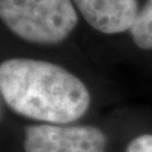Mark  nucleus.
Returning a JSON list of instances; mask_svg holds the SVG:
<instances>
[{
	"mask_svg": "<svg viewBox=\"0 0 152 152\" xmlns=\"http://www.w3.org/2000/svg\"><path fill=\"white\" fill-rule=\"evenodd\" d=\"M129 32L137 47L152 51V0H147L140 9Z\"/></svg>",
	"mask_w": 152,
	"mask_h": 152,
	"instance_id": "5",
	"label": "nucleus"
},
{
	"mask_svg": "<svg viewBox=\"0 0 152 152\" xmlns=\"http://www.w3.org/2000/svg\"><path fill=\"white\" fill-rule=\"evenodd\" d=\"M26 152H104L107 137L93 126L36 124L26 128Z\"/></svg>",
	"mask_w": 152,
	"mask_h": 152,
	"instance_id": "3",
	"label": "nucleus"
},
{
	"mask_svg": "<svg viewBox=\"0 0 152 152\" xmlns=\"http://www.w3.org/2000/svg\"><path fill=\"white\" fill-rule=\"evenodd\" d=\"M0 19L19 38L37 45H57L77 24L71 0H0Z\"/></svg>",
	"mask_w": 152,
	"mask_h": 152,
	"instance_id": "2",
	"label": "nucleus"
},
{
	"mask_svg": "<svg viewBox=\"0 0 152 152\" xmlns=\"http://www.w3.org/2000/svg\"><path fill=\"white\" fill-rule=\"evenodd\" d=\"M0 95L17 114L48 124H69L88 112L90 93L62 66L33 58L0 64Z\"/></svg>",
	"mask_w": 152,
	"mask_h": 152,
	"instance_id": "1",
	"label": "nucleus"
},
{
	"mask_svg": "<svg viewBox=\"0 0 152 152\" xmlns=\"http://www.w3.org/2000/svg\"><path fill=\"white\" fill-rule=\"evenodd\" d=\"M126 152H152V134H141L133 138Z\"/></svg>",
	"mask_w": 152,
	"mask_h": 152,
	"instance_id": "6",
	"label": "nucleus"
},
{
	"mask_svg": "<svg viewBox=\"0 0 152 152\" xmlns=\"http://www.w3.org/2000/svg\"><path fill=\"white\" fill-rule=\"evenodd\" d=\"M94 29L117 34L131 29L138 14L137 0H71Z\"/></svg>",
	"mask_w": 152,
	"mask_h": 152,
	"instance_id": "4",
	"label": "nucleus"
}]
</instances>
